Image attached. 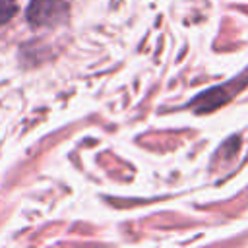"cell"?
Returning a JSON list of instances; mask_svg holds the SVG:
<instances>
[{"label":"cell","instance_id":"1","mask_svg":"<svg viewBox=\"0 0 248 248\" xmlns=\"http://www.w3.org/2000/svg\"><path fill=\"white\" fill-rule=\"evenodd\" d=\"M68 12L70 6L64 0H31L25 16L33 27H50L62 23Z\"/></svg>","mask_w":248,"mask_h":248},{"label":"cell","instance_id":"2","mask_svg":"<svg viewBox=\"0 0 248 248\" xmlns=\"http://www.w3.org/2000/svg\"><path fill=\"white\" fill-rule=\"evenodd\" d=\"M16 12H17L16 0H0V25L8 23Z\"/></svg>","mask_w":248,"mask_h":248}]
</instances>
